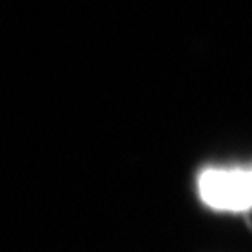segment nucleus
<instances>
[{"mask_svg": "<svg viewBox=\"0 0 252 252\" xmlns=\"http://www.w3.org/2000/svg\"><path fill=\"white\" fill-rule=\"evenodd\" d=\"M198 196L217 212L240 214L252 209L251 166H205L196 177Z\"/></svg>", "mask_w": 252, "mask_h": 252, "instance_id": "obj_1", "label": "nucleus"}]
</instances>
